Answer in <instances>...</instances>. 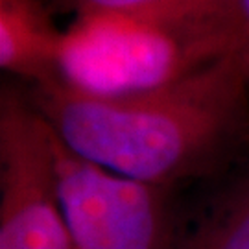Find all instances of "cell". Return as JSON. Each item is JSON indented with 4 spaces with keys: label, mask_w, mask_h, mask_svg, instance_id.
Instances as JSON below:
<instances>
[{
    "label": "cell",
    "mask_w": 249,
    "mask_h": 249,
    "mask_svg": "<svg viewBox=\"0 0 249 249\" xmlns=\"http://www.w3.org/2000/svg\"><path fill=\"white\" fill-rule=\"evenodd\" d=\"M246 46L231 24L174 26L85 15L63 30L55 80L92 96L157 89Z\"/></svg>",
    "instance_id": "7a4b0ae2"
},
{
    "label": "cell",
    "mask_w": 249,
    "mask_h": 249,
    "mask_svg": "<svg viewBox=\"0 0 249 249\" xmlns=\"http://www.w3.org/2000/svg\"><path fill=\"white\" fill-rule=\"evenodd\" d=\"M170 249H249V176L229 188Z\"/></svg>",
    "instance_id": "52a82bcc"
},
{
    "label": "cell",
    "mask_w": 249,
    "mask_h": 249,
    "mask_svg": "<svg viewBox=\"0 0 249 249\" xmlns=\"http://www.w3.org/2000/svg\"><path fill=\"white\" fill-rule=\"evenodd\" d=\"M231 11L244 45L249 46V0H231Z\"/></svg>",
    "instance_id": "ba28073f"
},
{
    "label": "cell",
    "mask_w": 249,
    "mask_h": 249,
    "mask_svg": "<svg viewBox=\"0 0 249 249\" xmlns=\"http://www.w3.org/2000/svg\"><path fill=\"white\" fill-rule=\"evenodd\" d=\"M63 30L39 0H0V65L34 83L55 80Z\"/></svg>",
    "instance_id": "5b68a950"
},
{
    "label": "cell",
    "mask_w": 249,
    "mask_h": 249,
    "mask_svg": "<svg viewBox=\"0 0 249 249\" xmlns=\"http://www.w3.org/2000/svg\"><path fill=\"white\" fill-rule=\"evenodd\" d=\"M32 106L71 151L170 188L222 168L249 142V46L179 80L125 96L36 83Z\"/></svg>",
    "instance_id": "6da1fadb"
},
{
    "label": "cell",
    "mask_w": 249,
    "mask_h": 249,
    "mask_svg": "<svg viewBox=\"0 0 249 249\" xmlns=\"http://www.w3.org/2000/svg\"><path fill=\"white\" fill-rule=\"evenodd\" d=\"M0 249H72L53 131L32 102L13 92L0 104Z\"/></svg>",
    "instance_id": "277c9868"
},
{
    "label": "cell",
    "mask_w": 249,
    "mask_h": 249,
    "mask_svg": "<svg viewBox=\"0 0 249 249\" xmlns=\"http://www.w3.org/2000/svg\"><path fill=\"white\" fill-rule=\"evenodd\" d=\"M85 15L141 18L174 26L231 24L236 32L231 0H65Z\"/></svg>",
    "instance_id": "8992f818"
},
{
    "label": "cell",
    "mask_w": 249,
    "mask_h": 249,
    "mask_svg": "<svg viewBox=\"0 0 249 249\" xmlns=\"http://www.w3.org/2000/svg\"><path fill=\"white\" fill-rule=\"evenodd\" d=\"M57 192L72 249H170V188L142 183L71 151L53 133Z\"/></svg>",
    "instance_id": "3957f363"
}]
</instances>
